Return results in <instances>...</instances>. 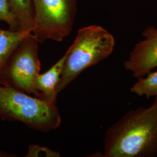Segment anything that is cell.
Masks as SVG:
<instances>
[{
  "label": "cell",
  "instance_id": "1",
  "mask_svg": "<svg viewBox=\"0 0 157 157\" xmlns=\"http://www.w3.org/2000/svg\"><path fill=\"white\" fill-rule=\"evenodd\" d=\"M104 149L105 157L157 156V100L126 112L107 129Z\"/></svg>",
  "mask_w": 157,
  "mask_h": 157
},
{
  "label": "cell",
  "instance_id": "2",
  "mask_svg": "<svg viewBox=\"0 0 157 157\" xmlns=\"http://www.w3.org/2000/svg\"><path fill=\"white\" fill-rule=\"evenodd\" d=\"M114 45L113 36L101 26L91 25L78 30L74 43L65 54L58 93L85 69L106 59L112 53Z\"/></svg>",
  "mask_w": 157,
  "mask_h": 157
},
{
  "label": "cell",
  "instance_id": "3",
  "mask_svg": "<svg viewBox=\"0 0 157 157\" xmlns=\"http://www.w3.org/2000/svg\"><path fill=\"white\" fill-rule=\"evenodd\" d=\"M0 119L19 122L30 129L43 132L56 130L61 122L56 104L32 97L1 81Z\"/></svg>",
  "mask_w": 157,
  "mask_h": 157
},
{
  "label": "cell",
  "instance_id": "4",
  "mask_svg": "<svg viewBox=\"0 0 157 157\" xmlns=\"http://www.w3.org/2000/svg\"><path fill=\"white\" fill-rule=\"evenodd\" d=\"M39 41L29 33L13 51L0 71V81L36 97L34 82L40 71Z\"/></svg>",
  "mask_w": 157,
  "mask_h": 157
},
{
  "label": "cell",
  "instance_id": "5",
  "mask_svg": "<svg viewBox=\"0 0 157 157\" xmlns=\"http://www.w3.org/2000/svg\"><path fill=\"white\" fill-rule=\"evenodd\" d=\"M34 26L32 33L43 43L61 41L71 33L76 13V0H33Z\"/></svg>",
  "mask_w": 157,
  "mask_h": 157
},
{
  "label": "cell",
  "instance_id": "6",
  "mask_svg": "<svg viewBox=\"0 0 157 157\" xmlns=\"http://www.w3.org/2000/svg\"><path fill=\"white\" fill-rule=\"evenodd\" d=\"M142 36L144 39L135 44L124 62L125 69L137 78L146 76L157 67V29L148 26Z\"/></svg>",
  "mask_w": 157,
  "mask_h": 157
},
{
  "label": "cell",
  "instance_id": "7",
  "mask_svg": "<svg viewBox=\"0 0 157 157\" xmlns=\"http://www.w3.org/2000/svg\"><path fill=\"white\" fill-rule=\"evenodd\" d=\"M65 54L46 72L39 74L34 82L37 98L43 101L56 104L57 87L59 81Z\"/></svg>",
  "mask_w": 157,
  "mask_h": 157
},
{
  "label": "cell",
  "instance_id": "8",
  "mask_svg": "<svg viewBox=\"0 0 157 157\" xmlns=\"http://www.w3.org/2000/svg\"><path fill=\"white\" fill-rule=\"evenodd\" d=\"M20 31L32 33L34 26L33 0H8Z\"/></svg>",
  "mask_w": 157,
  "mask_h": 157
},
{
  "label": "cell",
  "instance_id": "9",
  "mask_svg": "<svg viewBox=\"0 0 157 157\" xmlns=\"http://www.w3.org/2000/svg\"><path fill=\"white\" fill-rule=\"evenodd\" d=\"M31 33L0 29V71L21 41Z\"/></svg>",
  "mask_w": 157,
  "mask_h": 157
},
{
  "label": "cell",
  "instance_id": "10",
  "mask_svg": "<svg viewBox=\"0 0 157 157\" xmlns=\"http://www.w3.org/2000/svg\"><path fill=\"white\" fill-rule=\"evenodd\" d=\"M130 91L140 97L145 95L148 98L155 97L157 100V71H151L146 78H138V80L131 87Z\"/></svg>",
  "mask_w": 157,
  "mask_h": 157
},
{
  "label": "cell",
  "instance_id": "11",
  "mask_svg": "<svg viewBox=\"0 0 157 157\" xmlns=\"http://www.w3.org/2000/svg\"><path fill=\"white\" fill-rule=\"evenodd\" d=\"M0 21L6 23L12 31H20L19 23L12 11L8 0H0Z\"/></svg>",
  "mask_w": 157,
  "mask_h": 157
},
{
  "label": "cell",
  "instance_id": "12",
  "mask_svg": "<svg viewBox=\"0 0 157 157\" xmlns=\"http://www.w3.org/2000/svg\"><path fill=\"white\" fill-rule=\"evenodd\" d=\"M26 157H60L58 152L54 151L44 146L38 145H30L28 152L25 155Z\"/></svg>",
  "mask_w": 157,
  "mask_h": 157
},
{
  "label": "cell",
  "instance_id": "13",
  "mask_svg": "<svg viewBox=\"0 0 157 157\" xmlns=\"http://www.w3.org/2000/svg\"><path fill=\"white\" fill-rule=\"evenodd\" d=\"M16 155H12L10 154H8L6 152L0 151V157H15Z\"/></svg>",
  "mask_w": 157,
  "mask_h": 157
}]
</instances>
